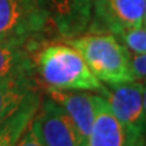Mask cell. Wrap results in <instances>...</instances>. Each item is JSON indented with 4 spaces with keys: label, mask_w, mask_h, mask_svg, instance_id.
Instances as JSON below:
<instances>
[{
    "label": "cell",
    "mask_w": 146,
    "mask_h": 146,
    "mask_svg": "<svg viewBox=\"0 0 146 146\" xmlns=\"http://www.w3.org/2000/svg\"><path fill=\"white\" fill-rule=\"evenodd\" d=\"M127 50L134 54H145L146 53V29L143 26L130 29L115 35Z\"/></svg>",
    "instance_id": "4fadbf2b"
},
{
    "label": "cell",
    "mask_w": 146,
    "mask_h": 146,
    "mask_svg": "<svg viewBox=\"0 0 146 146\" xmlns=\"http://www.w3.org/2000/svg\"><path fill=\"white\" fill-rule=\"evenodd\" d=\"M49 21L42 0H0V45L35 47Z\"/></svg>",
    "instance_id": "3957f363"
},
{
    "label": "cell",
    "mask_w": 146,
    "mask_h": 146,
    "mask_svg": "<svg viewBox=\"0 0 146 146\" xmlns=\"http://www.w3.org/2000/svg\"><path fill=\"white\" fill-rule=\"evenodd\" d=\"M146 0H94L89 33H120L143 25Z\"/></svg>",
    "instance_id": "277c9868"
},
{
    "label": "cell",
    "mask_w": 146,
    "mask_h": 146,
    "mask_svg": "<svg viewBox=\"0 0 146 146\" xmlns=\"http://www.w3.org/2000/svg\"><path fill=\"white\" fill-rule=\"evenodd\" d=\"M100 96L107 100L111 111L131 135L146 141L143 83L134 80L118 85H107Z\"/></svg>",
    "instance_id": "8992f818"
},
{
    "label": "cell",
    "mask_w": 146,
    "mask_h": 146,
    "mask_svg": "<svg viewBox=\"0 0 146 146\" xmlns=\"http://www.w3.org/2000/svg\"><path fill=\"white\" fill-rule=\"evenodd\" d=\"M142 26L146 29V8H145V16H143V25H142Z\"/></svg>",
    "instance_id": "2e32d148"
},
{
    "label": "cell",
    "mask_w": 146,
    "mask_h": 146,
    "mask_svg": "<svg viewBox=\"0 0 146 146\" xmlns=\"http://www.w3.org/2000/svg\"><path fill=\"white\" fill-rule=\"evenodd\" d=\"M143 107H145V118H146V83H143Z\"/></svg>",
    "instance_id": "9a60e30c"
},
{
    "label": "cell",
    "mask_w": 146,
    "mask_h": 146,
    "mask_svg": "<svg viewBox=\"0 0 146 146\" xmlns=\"http://www.w3.org/2000/svg\"><path fill=\"white\" fill-rule=\"evenodd\" d=\"M34 58L35 73L46 88L62 91H91L102 95L106 85L91 72L83 56L70 45L49 43Z\"/></svg>",
    "instance_id": "6da1fadb"
},
{
    "label": "cell",
    "mask_w": 146,
    "mask_h": 146,
    "mask_svg": "<svg viewBox=\"0 0 146 146\" xmlns=\"http://www.w3.org/2000/svg\"><path fill=\"white\" fill-rule=\"evenodd\" d=\"M41 106V96L38 89L34 91L26 102L22 104L15 115H12L4 125L0 127V146H14L30 126L33 118Z\"/></svg>",
    "instance_id": "8fae6325"
},
{
    "label": "cell",
    "mask_w": 146,
    "mask_h": 146,
    "mask_svg": "<svg viewBox=\"0 0 146 146\" xmlns=\"http://www.w3.org/2000/svg\"><path fill=\"white\" fill-rule=\"evenodd\" d=\"M35 66L31 49L25 46L0 45V78L14 76H34Z\"/></svg>",
    "instance_id": "7c38bea8"
},
{
    "label": "cell",
    "mask_w": 146,
    "mask_h": 146,
    "mask_svg": "<svg viewBox=\"0 0 146 146\" xmlns=\"http://www.w3.org/2000/svg\"><path fill=\"white\" fill-rule=\"evenodd\" d=\"M49 25L60 36L70 39L88 30L94 0H42Z\"/></svg>",
    "instance_id": "52a82bcc"
},
{
    "label": "cell",
    "mask_w": 146,
    "mask_h": 146,
    "mask_svg": "<svg viewBox=\"0 0 146 146\" xmlns=\"http://www.w3.org/2000/svg\"><path fill=\"white\" fill-rule=\"evenodd\" d=\"M131 70L135 78H141L146 81V53L135 54L131 58Z\"/></svg>",
    "instance_id": "5bb4252c"
},
{
    "label": "cell",
    "mask_w": 146,
    "mask_h": 146,
    "mask_svg": "<svg viewBox=\"0 0 146 146\" xmlns=\"http://www.w3.org/2000/svg\"><path fill=\"white\" fill-rule=\"evenodd\" d=\"M47 98L56 102L65 110V112L70 116L73 123L78 129L80 134L87 141L96 114V96L89 92H73L62 89L46 88Z\"/></svg>",
    "instance_id": "9c48e42d"
},
{
    "label": "cell",
    "mask_w": 146,
    "mask_h": 146,
    "mask_svg": "<svg viewBox=\"0 0 146 146\" xmlns=\"http://www.w3.org/2000/svg\"><path fill=\"white\" fill-rule=\"evenodd\" d=\"M36 91L34 76H14L0 78V127Z\"/></svg>",
    "instance_id": "30bf717a"
},
{
    "label": "cell",
    "mask_w": 146,
    "mask_h": 146,
    "mask_svg": "<svg viewBox=\"0 0 146 146\" xmlns=\"http://www.w3.org/2000/svg\"><path fill=\"white\" fill-rule=\"evenodd\" d=\"M31 127L43 146H87L65 110L50 98L43 99L31 120Z\"/></svg>",
    "instance_id": "5b68a950"
},
{
    "label": "cell",
    "mask_w": 146,
    "mask_h": 146,
    "mask_svg": "<svg viewBox=\"0 0 146 146\" xmlns=\"http://www.w3.org/2000/svg\"><path fill=\"white\" fill-rule=\"evenodd\" d=\"M87 62L91 72L107 85L137 80L131 70V57L125 45L108 33H88L68 39Z\"/></svg>",
    "instance_id": "7a4b0ae2"
},
{
    "label": "cell",
    "mask_w": 146,
    "mask_h": 146,
    "mask_svg": "<svg viewBox=\"0 0 146 146\" xmlns=\"http://www.w3.org/2000/svg\"><path fill=\"white\" fill-rule=\"evenodd\" d=\"M87 146H146V141L137 139L111 111L107 100L96 96V114Z\"/></svg>",
    "instance_id": "ba28073f"
}]
</instances>
